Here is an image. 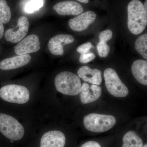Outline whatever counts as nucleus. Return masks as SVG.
<instances>
[{
  "label": "nucleus",
  "instance_id": "1",
  "mask_svg": "<svg viewBox=\"0 0 147 147\" xmlns=\"http://www.w3.org/2000/svg\"><path fill=\"white\" fill-rule=\"evenodd\" d=\"M127 27L135 35L143 32L147 25V12L143 3L139 0H132L127 5Z\"/></svg>",
  "mask_w": 147,
  "mask_h": 147
},
{
  "label": "nucleus",
  "instance_id": "2",
  "mask_svg": "<svg viewBox=\"0 0 147 147\" xmlns=\"http://www.w3.org/2000/svg\"><path fill=\"white\" fill-rule=\"evenodd\" d=\"M55 84L58 92L66 95H77L82 90L80 78L70 71H63L58 74L55 77Z\"/></svg>",
  "mask_w": 147,
  "mask_h": 147
},
{
  "label": "nucleus",
  "instance_id": "3",
  "mask_svg": "<svg viewBox=\"0 0 147 147\" xmlns=\"http://www.w3.org/2000/svg\"><path fill=\"white\" fill-rule=\"evenodd\" d=\"M116 123L114 116L110 115L92 113L85 116L84 119V126L92 132L102 133L113 127Z\"/></svg>",
  "mask_w": 147,
  "mask_h": 147
},
{
  "label": "nucleus",
  "instance_id": "4",
  "mask_svg": "<svg viewBox=\"0 0 147 147\" xmlns=\"http://www.w3.org/2000/svg\"><path fill=\"white\" fill-rule=\"evenodd\" d=\"M0 132L11 141H18L24 137L25 129L12 116L0 113Z\"/></svg>",
  "mask_w": 147,
  "mask_h": 147
},
{
  "label": "nucleus",
  "instance_id": "5",
  "mask_svg": "<svg viewBox=\"0 0 147 147\" xmlns=\"http://www.w3.org/2000/svg\"><path fill=\"white\" fill-rule=\"evenodd\" d=\"M0 97L7 102L23 104L29 101L30 94L26 87L21 85L10 84L0 88Z\"/></svg>",
  "mask_w": 147,
  "mask_h": 147
},
{
  "label": "nucleus",
  "instance_id": "6",
  "mask_svg": "<svg viewBox=\"0 0 147 147\" xmlns=\"http://www.w3.org/2000/svg\"><path fill=\"white\" fill-rule=\"evenodd\" d=\"M105 85L108 92L116 97H126L129 93L127 87L121 81L116 71L107 68L104 71Z\"/></svg>",
  "mask_w": 147,
  "mask_h": 147
},
{
  "label": "nucleus",
  "instance_id": "7",
  "mask_svg": "<svg viewBox=\"0 0 147 147\" xmlns=\"http://www.w3.org/2000/svg\"><path fill=\"white\" fill-rule=\"evenodd\" d=\"M29 26L30 23L28 18L25 16H20L18 18L17 26L5 32V37L6 40L13 43L20 42L26 36Z\"/></svg>",
  "mask_w": 147,
  "mask_h": 147
},
{
  "label": "nucleus",
  "instance_id": "8",
  "mask_svg": "<svg viewBox=\"0 0 147 147\" xmlns=\"http://www.w3.org/2000/svg\"><path fill=\"white\" fill-rule=\"evenodd\" d=\"M40 42L38 36L32 34L25 38L14 47V52L18 55L36 53L40 49Z\"/></svg>",
  "mask_w": 147,
  "mask_h": 147
},
{
  "label": "nucleus",
  "instance_id": "9",
  "mask_svg": "<svg viewBox=\"0 0 147 147\" xmlns=\"http://www.w3.org/2000/svg\"><path fill=\"white\" fill-rule=\"evenodd\" d=\"M96 17V14L93 11H86L70 19L69 21V26L74 31H83L94 22Z\"/></svg>",
  "mask_w": 147,
  "mask_h": 147
},
{
  "label": "nucleus",
  "instance_id": "10",
  "mask_svg": "<svg viewBox=\"0 0 147 147\" xmlns=\"http://www.w3.org/2000/svg\"><path fill=\"white\" fill-rule=\"evenodd\" d=\"M65 135L58 130H51L43 134L40 142V147H64Z\"/></svg>",
  "mask_w": 147,
  "mask_h": 147
},
{
  "label": "nucleus",
  "instance_id": "11",
  "mask_svg": "<svg viewBox=\"0 0 147 147\" xmlns=\"http://www.w3.org/2000/svg\"><path fill=\"white\" fill-rule=\"evenodd\" d=\"M74 41V37L71 35H58L49 40L48 48L53 55L62 56L64 54L63 45L72 43Z\"/></svg>",
  "mask_w": 147,
  "mask_h": 147
},
{
  "label": "nucleus",
  "instance_id": "12",
  "mask_svg": "<svg viewBox=\"0 0 147 147\" xmlns=\"http://www.w3.org/2000/svg\"><path fill=\"white\" fill-rule=\"evenodd\" d=\"M53 8L62 16H78L84 11V8L80 4L72 1L60 2L54 5Z\"/></svg>",
  "mask_w": 147,
  "mask_h": 147
},
{
  "label": "nucleus",
  "instance_id": "13",
  "mask_svg": "<svg viewBox=\"0 0 147 147\" xmlns=\"http://www.w3.org/2000/svg\"><path fill=\"white\" fill-rule=\"evenodd\" d=\"M102 89L97 85L92 84L90 87L86 83L82 85L80 97L83 104H88L94 102L100 97L102 94Z\"/></svg>",
  "mask_w": 147,
  "mask_h": 147
},
{
  "label": "nucleus",
  "instance_id": "14",
  "mask_svg": "<svg viewBox=\"0 0 147 147\" xmlns=\"http://www.w3.org/2000/svg\"><path fill=\"white\" fill-rule=\"evenodd\" d=\"M31 60V57L28 54L7 58L0 62V69L3 70L16 69L28 64Z\"/></svg>",
  "mask_w": 147,
  "mask_h": 147
},
{
  "label": "nucleus",
  "instance_id": "15",
  "mask_svg": "<svg viewBox=\"0 0 147 147\" xmlns=\"http://www.w3.org/2000/svg\"><path fill=\"white\" fill-rule=\"evenodd\" d=\"M77 73L79 77L85 82L97 86L102 82V72L97 69H92L88 66H85L79 68Z\"/></svg>",
  "mask_w": 147,
  "mask_h": 147
},
{
  "label": "nucleus",
  "instance_id": "16",
  "mask_svg": "<svg viewBox=\"0 0 147 147\" xmlns=\"http://www.w3.org/2000/svg\"><path fill=\"white\" fill-rule=\"evenodd\" d=\"M131 72L136 80L140 84L147 85V61L144 60H137L131 65Z\"/></svg>",
  "mask_w": 147,
  "mask_h": 147
},
{
  "label": "nucleus",
  "instance_id": "17",
  "mask_svg": "<svg viewBox=\"0 0 147 147\" xmlns=\"http://www.w3.org/2000/svg\"><path fill=\"white\" fill-rule=\"evenodd\" d=\"M123 145L122 147H143L142 139L134 131L127 132L123 138Z\"/></svg>",
  "mask_w": 147,
  "mask_h": 147
},
{
  "label": "nucleus",
  "instance_id": "18",
  "mask_svg": "<svg viewBox=\"0 0 147 147\" xmlns=\"http://www.w3.org/2000/svg\"><path fill=\"white\" fill-rule=\"evenodd\" d=\"M135 49L138 53L147 59V34L142 35L136 40Z\"/></svg>",
  "mask_w": 147,
  "mask_h": 147
},
{
  "label": "nucleus",
  "instance_id": "19",
  "mask_svg": "<svg viewBox=\"0 0 147 147\" xmlns=\"http://www.w3.org/2000/svg\"><path fill=\"white\" fill-rule=\"evenodd\" d=\"M11 11L5 0H0V21L6 24L10 21Z\"/></svg>",
  "mask_w": 147,
  "mask_h": 147
},
{
  "label": "nucleus",
  "instance_id": "20",
  "mask_svg": "<svg viewBox=\"0 0 147 147\" xmlns=\"http://www.w3.org/2000/svg\"><path fill=\"white\" fill-rule=\"evenodd\" d=\"M43 5V0H30L25 6V11L27 13H32L38 10Z\"/></svg>",
  "mask_w": 147,
  "mask_h": 147
},
{
  "label": "nucleus",
  "instance_id": "21",
  "mask_svg": "<svg viewBox=\"0 0 147 147\" xmlns=\"http://www.w3.org/2000/svg\"><path fill=\"white\" fill-rule=\"evenodd\" d=\"M97 49L98 55L100 57L106 58L110 51V47L107 42L99 41L97 45Z\"/></svg>",
  "mask_w": 147,
  "mask_h": 147
},
{
  "label": "nucleus",
  "instance_id": "22",
  "mask_svg": "<svg viewBox=\"0 0 147 147\" xmlns=\"http://www.w3.org/2000/svg\"><path fill=\"white\" fill-rule=\"evenodd\" d=\"M113 36V32L111 30H107L101 32L98 36L99 41L107 42L111 39Z\"/></svg>",
  "mask_w": 147,
  "mask_h": 147
},
{
  "label": "nucleus",
  "instance_id": "23",
  "mask_svg": "<svg viewBox=\"0 0 147 147\" xmlns=\"http://www.w3.org/2000/svg\"><path fill=\"white\" fill-rule=\"evenodd\" d=\"M94 48V46L90 42H87L80 45L76 49V51L81 55L87 54L90 49Z\"/></svg>",
  "mask_w": 147,
  "mask_h": 147
},
{
  "label": "nucleus",
  "instance_id": "24",
  "mask_svg": "<svg viewBox=\"0 0 147 147\" xmlns=\"http://www.w3.org/2000/svg\"><path fill=\"white\" fill-rule=\"evenodd\" d=\"M96 55L92 53L81 55L79 57V61L82 63H86L94 59Z\"/></svg>",
  "mask_w": 147,
  "mask_h": 147
},
{
  "label": "nucleus",
  "instance_id": "25",
  "mask_svg": "<svg viewBox=\"0 0 147 147\" xmlns=\"http://www.w3.org/2000/svg\"><path fill=\"white\" fill-rule=\"evenodd\" d=\"M81 147H101V146L96 142L89 141L85 143Z\"/></svg>",
  "mask_w": 147,
  "mask_h": 147
},
{
  "label": "nucleus",
  "instance_id": "26",
  "mask_svg": "<svg viewBox=\"0 0 147 147\" xmlns=\"http://www.w3.org/2000/svg\"><path fill=\"white\" fill-rule=\"evenodd\" d=\"M4 32V28L3 25L0 21V39H1L3 36Z\"/></svg>",
  "mask_w": 147,
  "mask_h": 147
},
{
  "label": "nucleus",
  "instance_id": "27",
  "mask_svg": "<svg viewBox=\"0 0 147 147\" xmlns=\"http://www.w3.org/2000/svg\"><path fill=\"white\" fill-rule=\"evenodd\" d=\"M80 2L84 3H88L89 2V0H77Z\"/></svg>",
  "mask_w": 147,
  "mask_h": 147
},
{
  "label": "nucleus",
  "instance_id": "28",
  "mask_svg": "<svg viewBox=\"0 0 147 147\" xmlns=\"http://www.w3.org/2000/svg\"><path fill=\"white\" fill-rule=\"evenodd\" d=\"M144 7L145 10L147 12V0L145 1L144 4Z\"/></svg>",
  "mask_w": 147,
  "mask_h": 147
},
{
  "label": "nucleus",
  "instance_id": "29",
  "mask_svg": "<svg viewBox=\"0 0 147 147\" xmlns=\"http://www.w3.org/2000/svg\"><path fill=\"white\" fill-rule=\"evenodd\" d=\"M143 147H147V144H145L144 146H143Z\"/></svg>",
  "mask_w": 147,
  "mask_h": 147
}]
</instances>
